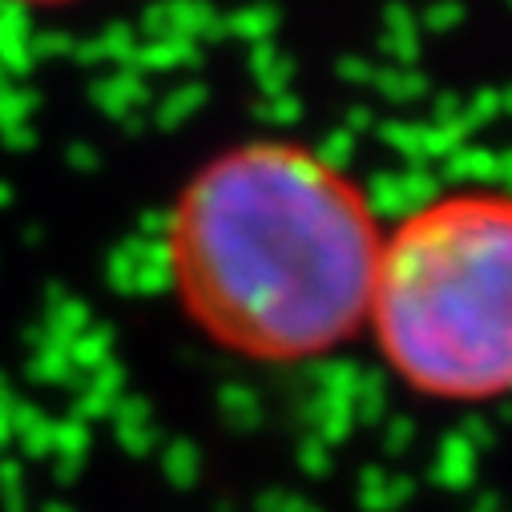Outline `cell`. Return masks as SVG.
I'll return each instance as SVG.
<instances>
[{
  "instance_id": "1",
  "label": "cell",
  "mask_w": 512,
  "mask_h": 512,
  "mask_svg": "<svg viewBox=\"0 0 512 512\" xmlns=\"http://www.w3.org/2000/svg\"><path fill=\"white\" fill-rule=\"evenodd\" d=\"M379 246L363 186L299 142H246L210 158L166 226L186 319L259 363H303L355 339Z\"/></svg>"
},
{
  "instance_id": "2",
  "label": "cell",
  "mask_w": 512,
  "mask_h": 512,
  "mask_svg": "<svg viewBox=\"0 0 512 512\" xmlns=\"http://www.w3.org/2000/svg\"><path fill=\"white\" fill-rule=\"evenodd\" d=\"M367 323L412 392L452 404L508 396L512 194H440L383 234Z\"/></svg>"
},
{
  "instance_id": "3",
  "label": "cell",
  "mask_w": 512,
  "mask_h": 512,
  "mask_svg": "<svg viewBox=\"0 0 512 512\" xmlns=\"http://www.w3.org/2000/svg\"><path fill=\"white\" fill-rule=\"evenodd\" d=\"M5 5H17V9H69L77 0H5Z\"/></svg>"
}]
</instances>
